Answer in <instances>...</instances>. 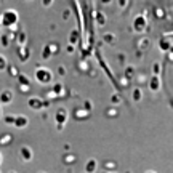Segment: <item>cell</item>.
I'll return each mask as SVG.
<instances>
[{
    "label": "cell",
    "mask_w": 173,
    "mask_h": 173,
    "mask_svg": "<svg viewBox=\"0 0 173 173\" xmlns=\"http://www.w3.org/2000/svg\"><path fill=\"white\" fill-rule=\"evenodd\" d=\"M74 160H76V159H74V156H67V157H64V162H66V163H72Z\"/></svg>",
    "instance_id": "obj_5"
},
{
    "label": "cell",
    "mask_w": 173,
    "mask_h": 173,
    "mask_svg": "<svg viewBox=\"0 0 173 173\" xmlns=\"http://www.w3.org/2000/svg\"><path fill=\"white\" fill-rule=\"evenodd\" d=\"M95 168H96V159H90L88 163H86V167H85V172L86 173H93Z\"/></svg>",
    "instance_id": "obj_2"
},
{
    "label": "cell",
    "mask_w": 173,
    "mask_h": 173,
    "mask_svg": "<svg viewBox=\"0 0 173 173\" xmlns=\"http://www.w3.org/2000/svg\"><path fill=\"white\" fill-rule=\"evenodd\" d=\"M7 124H14V119L13 117H7Z\"/></svg>",
    "instance_id": "obj_6"
},
{
    "label": "cell",
    "mask_w": 173,
    "mask_h": 173,
    "mask_svg": "<svg viewBox=\"0 0 173 173\" xmlns=\"http://www.w3.org/2000/svg\"><path fill=\"white\" fill-rule=\"evenodd\" d=\"M64 119H66V112H64V111H59V112H58V122H59V124H61V122L64 124Z\"/></svg>",
    "instance_id": "obj_4"
},
{
    "label": "cell",
    "mask_w": 173,
    "mask_h": 173,
    "mask_svg": "<svg viewBox=\"0 0 173 173\" xmlns=\"http://www.w3.org/2000/svg\"><path fill=\"white\" fill-rule=\"evenodd\" d=\"M14 124H16L18 127H23V125L27 124V119H26V117H19V119H18V122H14Z\"/></svg>",
    "instance_id": "obj_3"
},
{
    "label": "cell",
    "mask_w": 173,
    "mask_h": 173,
    "mask_svg": "<svg viewBox=\"0 0 173 173\" xmlns=\"http://www.w3.org/2000/svg\"><path fill=\"white\" fill-rule=\"evenodd\" d=\"M40 173H43V172H40Z\"/></svg>",
    "instance_id": "obj_8"
},
{
    "label": "cell",
    "mask_w": 173,
    "mask_h": 173,
    "mask_svg": "<svg viewBox=\"0 0 173 173\" xmlns=\"http://www.w3.org/2000/svg\"><path fill=\"white\" fill-rule=\"evenodd\" d=\"M0 162H2V156H0Z\"/></svg>",
    "instance_id": "obj_7"
},
{
    "label": "cell",
    "mask_w": 173,
    "mask_h": 173,
    "mask_svg": "<svg viewBox=\"0 0 173 173\" xmlns=\"http://www.w3.org/2000/svg\"><path fill=\"white\" fill-rule=\"evenodd\" d=\"M19 152H21V157H23V160H26V162H29V160L32 159V152H31V149H29L27 146H23Z\"/></svg>",
    "instance_id": "obj_1"
}]
</instances>
